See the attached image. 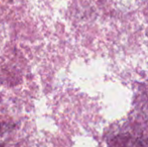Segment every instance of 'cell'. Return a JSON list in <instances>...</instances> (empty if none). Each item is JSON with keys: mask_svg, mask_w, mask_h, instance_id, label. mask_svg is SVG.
I'll return each mask as SVG.
<instances>
[]
</instances>
